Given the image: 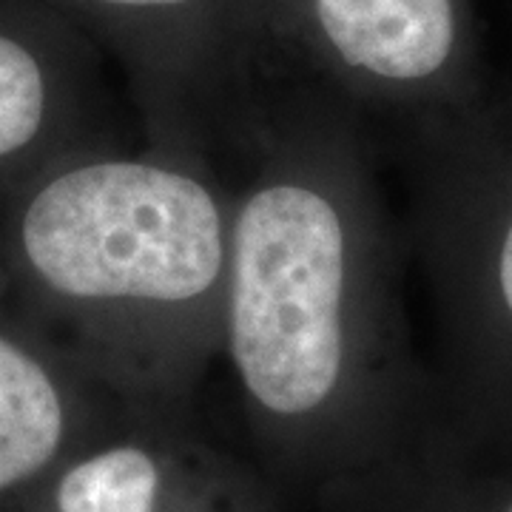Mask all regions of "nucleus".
I'll return each instance as SVG.
<instances>
[{
	"label": "nucleus",
	"instance_id": "nucleus-1",
	"mask_svg": "<svg viewBox=\"0 0 512 512\" xmlns=\"http://www.w3.org/2000/svg\"><path fill=\"white\" fill-rule=\"evenodd\" d=\"M370 160L322 103L262 86L220 163L231 185L220 359L282 436L356 430L396 382L402 356Z\"/></svg>",
	"mask_w": 512,
	"mask_h": 512
},
{
	"label": "nucleus",
	"instance_id": "nucleus-2",
	"mask_svg": "<svg viewBox=\"0 0 512 512\" xmlns=\"http://www.w3.org/2000/svg\"><path fill=\"white\" fill-rule=\"evenodd\" d=\"M231 185L217 163L117 143L0 200L9 296L114 399L174 407L220 359Z\"/></svg>",
	"mask_w": 512,
	"mask_h": 512
},
{
	"label": "nucleus",
	"instance_id": "nucleus-3",
	"mask_svg": "<svg viewBox=\"0 0 512 512\" xmlns=\"http://www.w3.org/2000/svg\"><path fill=\"white\" fill-rule=\"evenodd\" d=\"M259 86L313 97L376 154L456 69V0H248Z\"/></svg>",
	"mask_w": 512,
	"mask_h": 512
},
{
	"label": "nucleus",
	"instance_id": "nucleus-4",
	"mask_svg": "<svg viewBox=\"0 0 512 512\" xmlns=\"http://www.w3.org/2000/svg\"><path fill=\"white\" fill-rule=\"evenodd\" d=\"M126 69L148 146L220 168L259 94L248 0H37Z\"/></svg>",
	"mask_w": 512,
	"mask_h": 512
},
{
	"label": "nucleus",
	"instance_id": "nucleus-5",
	"mask_svg": "<svg viewBox=\"0 0 512 512\" xmlns=\"http://www.w3.org/2000/svg\"><path fill=\"white\" fill-rule=\"evenodd\" d=\"M117 140L92 40L37 0H0V200L60 157Z\"/></svg>",
	"mask_w": 512,
	"mask_h": 512
},
{
	"label": "nucleus",
	"instance_id": "nucleus-6",
	"mask_svg": "<svg viewBox=\"0 0 512 512\" xmlns=\"http://www.w3.org/2000/svg\"><path fill=\"white\" fill-rule=\"evenodd\" d=\"M114 402L15 305L0 276V512H12Z\"/></svg>",
	"mask_w": 512,
	"mask_h": 512
},
{
	"label": "nucleus",
	"instance_id": "nucleus-7",
	"mask_svg": "<svg viewBox=\"0 0 512 512\" xmlns=\"http://www.w3.org/2000/svg\"><path fill=\"white\" fill-rule=\"evenodd\" d=\"M165 487L148 441L80 444L12 512H163Z\"/></svg>",
	"mask_w": 512,
	"mask_h": 512
},
{
	"label": "nucleus",
	"instance_id": "nucleus-8",
	"mask_svg": "<svg viewBox=\"0 0 512 512\" xmlns=\"http://www.w3.org/2000/svg\"><path fill=\"white\" fill-rule=\"evenodd\" d=\"M490 271H493L495 311L512 325V208L507 211L498 234L493 237Z\"/></svg>",
	"mask_w": 512,
	"mask_h": 512
},
{
	"label": "nucleus",
	"instance_id": "nucleus-9",
	"mask_svg": "<svg viewBox=\"0 0 512 512\" xmlns=\"http://www.w3.org/2000/svg\"><path fill=\"white\" fill-rule=\"evenodd\" d=\"M510 512H512V507H510Z\"/></svg>",
	"mask_w": 512,
	"mask_h": 512
}]
</instances>
